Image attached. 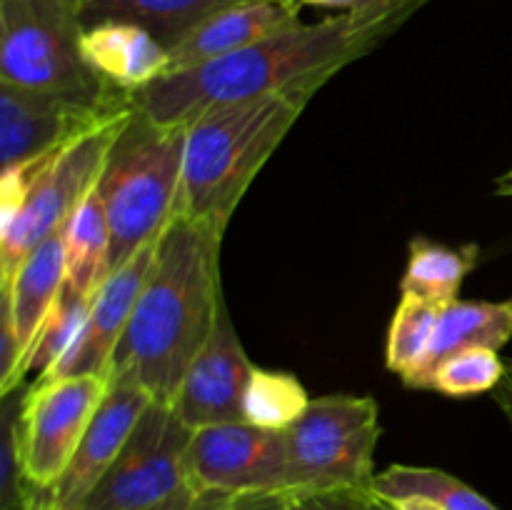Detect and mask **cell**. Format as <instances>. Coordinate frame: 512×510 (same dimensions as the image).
Wrapping results in <instances>:
<instances>
[{
	"label": "cell",
	"mask_w": 512,
	"mask_h": 510,
	"mask_svg": "<svg viewBox=\"0 0 512 510\" xmlns=\"http://www.w3.org/2000/svg\"><path fill=\"white\" fill-rule=\"evenodd\" d=\"M425 3L430 0H395L318 23L298 20L238 53L163 75L133 93V103L158 123L185 125L233 100L275 93L313 98L333 75L378 48Z\"/></svg>",
	"instance_id": "cell-1"
},
{
	"label": "cell",
	"mask_w": 512,
	"mask_h": 510,
	"mask_svg": "<svg viewBox=\"0 0 512 510\" xmlns=\"http://www.w3.org/2000/svg\"><path fill=\"white\" fill-rule=\"evenodd\" d=\"M223 235L175 215L160 235L155 263L110 360L108 378L128 375L153 400L173 403L225 300L220 285Z\"/></svg>",
	"instance_id": "cell-2"
},
{
	"label": "cell",
	"mask_w": 512,
	"mask_h": 510,
	"mask_svg": "<svg viewBox=\"0 0 512 510\" xmlns=\"http://www.w3.org/2000/svg\"><path fill=\"white\" fill-rule=\"evenodd\" d=\"M308 103L295 93L260 95L215 105L185 123L178 218L225 233L255 175Z\"/></svg>",
	"instance_id": "cell-3"
},
{
	"label": "cell",
	"mask_w": 512,
	"mask_h": 510,
	"mask_svg": "<svg viewBox=\"0 0 512 510\" xmlns=\"http://www.w3.org/2000/svg\"><path fill=\"white\" fill-rule=\"evenodd\" d=\"M185 125L158 123L135 108L98 180L110 228V273L160 240L178 215Z\"/></svg>",
	"instance_id": "cell-4"
},
{
	"label": "cell",
	"mask_w": 512,
	"mask_h": 510,
	"mask_svg": "<svg viewBox=\"0 0 512 510\" xmlns=\"http://www.w3.org/2000/svg\"><path fill=\"white\" fill-rule=\"evenodd\" d=\"M133 113L120 115L43 158L13 165L25 180V195L13 218L0 225V285L13 280L30 250L65 228L98 185L110 148Z\"/></svg>",
	"instance_id": "cell-5"
},
{
	"label": "cell",
	"mask_w": 512,
	"mask_h": 510,
	"mask_svg": "<svg viewBox=\"0 0 512 510\" xmlns=\"http://www.w3.org/2000/svg\"><path fill=\"white\" fill-rule=\"evenodd\" d=\"M80 0H0V83L103 98L108 85L85 63Z\"/></svg>",
	"instance_id": "cell-6"
},
{
	"label": "cell",
	"mask_w": 512,
	"mask_h": 510,
	"mask_svg": "<svg viewBox=\"0 0 512 510\" xmlns=\"http://www.w3.org/2000/svg\"><path fill=\"white\" fill-rule=\"evenodd\" d=\"M190 435L193 430L183 425L173 405L153 400L78 510H140L188 485Z\"/></svg>",
	"instance_id": "cell-7"
},
{
	"label": "cell",
	"mask_w": 512,
	"mask_h": 510,
	"mask_svg": "<svg viewBox=\"0 0 512 510\" xmlns=\"http://www.w3.org/2000/svg\"><path fill=\"white\" fill-rule=\"evenodd\" d=\"M133 110V93L125 90L75 98L0 83V165L5 170L43 158Z\"/></svg>",
	"instance_id": "cell-8"
},
{
	"label": "cell",
	"mask_w": 512,
	"mask_h": 510,
	"mask_svg": "<svg viewBox=\"0 0 512 510\" xmlns=\"http://www.w3.org/2000/svg\"><path fill=\"white\" fill-rule=\"evenodd\" d=\"M108 390V375H65L35 380L20 415L25 473L35 488H53L73 460L95 410Z\"/></svg>",
	"instance_id": "cell-9"
},
{
	"label": "cell",
	"mask_w": 512,
	"mask_h": 510,
	"mask_svg": "<svg viewBox=\"0 0 512 510\" xmlns=\"http://www.w3.org/2000/svg\"><path fill=\"white\" fill-rule=\"evenodd\" d=\"M185 470L195 488L225 495L285 490L288 435L245 420L205 425L190 435Z\"/></svg>",
	"instance_id": "cell-10"
},
{
	"label": "cell",
	"mask_w": 512,
	"mask_h": 510,
	"mask_svg": "<svg viewBox=\"0 0 512 510\" xmlns=\"http://www.w3.org/2000/svg\"><path fill=\"white\" fill-rule=\"evenodd\" d=\"M255 365L250 363L228 305L220 303L213 333L190 363L173 398V410L190 430L243 420V395Z\"/></svg>",
	"instance_id": "cell-11"
},
{
	"label": "cell",
	"mask_w": 512,
	"mask_h": 510,
	"mask_svg": "<svg viewBox=\"0 0 512 510\" xmlns=\"http://www.w3.org/2000/svg\"><path fill=\"white\" fill-rule=\"evenodd\" d=\"M153 403V395L128 375H110L103 403L95 410L73 460L50 488L63 510H78L90 490L100 483L113 460L118 458L140 415Z\"/></svg>",
	"instance_id": "cell-12"
},
{
	"label": "cell",
	"mask_w": 512,
	"mask_h": 510,
	"mask_svg": "<svg viewBox=\"0 0 512 510\" xmlns=\"http://www.w3.org/2000/svg\"><path fill=\"white\" fill-rule=\"evenodd\" d=\"M158 243L145 245L130 260H125L120 268H115L108 278L103 280L90 300V313L75 340L73 350L60 360L58 368L48 378H65V375H88L100 373L108 375L110 360H113L115 348L123 338L125 328L133 315L135 300L148 280L150 268L155 263Z\"/></svg>",
	"instance_id": "cell-13"
},
{
	"label": "cell",
	"mask_w": 512,
	"mask_h": 510,
	"mask_svg": "<svg viewBox=\"0 0 512 510\" xmlns=\"http://www.w3.org/2000/svg\"><path fill=\"white\" fill-rule=\"evenodd\" d=\"M300 20V5L295 0H245L228 5L190 30L178 45L168 50V73L205 65L238 50L260 43L278 30L290 28ZM165 73V75H168Z\"/></svg>",
	"instance_id": "cell-14"
},
{
	"label": "cell",
	"mask_w": 512,
	"mask_h": 510,
	"mask_svg": "<svg viewBox=\"0 0 512 510\" xmlns=\"http://www.w3.org/2000/svg\"><path fill=\"white\" fill-rule=\"evenodd\" d=\"M380 433V425H373L353 435L288 443L285 493L370 490Z\"/></svg>",
	"instance_id": "cell-15"
},
{
	"label": "cell",
	"mask_w": 512,
	"mask_h": 510,
	"mask_svg": "<svg viewBox=\"0 0 512 510\" xmlns=\"http://www.w3.org/2000/svg\"><path fill=\"white\" fill-rule=\"evenodd\" d=\"M85 63L108 85L138 93L163 78L170 68V53L153 33L133 23L105 20L83 30L80 38Z\"/></svg>",
	"instance_id": "cell-16"
},
{
	"label": "cell",
	"mask_w": 512,
	"mask_h": 510,
	"mask_svg": "<svg viewBox=\"0 0 512 510\" xmlns=\"http://www.w3.org/2000/svg\"><path fill=\"white\" fill-rule=\"evenodd\" d=\"M65 228L45 238L18 268L10 283L0 285V295L8 300L13 313L15 338L20 350V368L28 375V355L40 328L65 288Z\"/></svg>",
	"instance_id": "cell-17"
},
{
	"label": "cell",
	"mask_w": 512,
	"mask_h": 510,
	"mask_svg": "<svg viewBox=\"0 0 512 510\" xmlns=\"http://www.w3.org/2000/svg\"><path fill=\"white\" fill-rule=\"evenodd\" d=\"M512 338L510 303H485V300H453L443 305L435 323L433 343L423 368L408 380V388H420L425 375L448 355L468 348L500 350Z\"/></svg>",
	"instance_id": "cell-18"
},
{
	"label": "cell",
	"mask_w": 512,
	"mask_h": 510,
	"mask_svg": "<svg viewBox=\"0 0 512 510\" xmlns=\"http://www.w3.org/2000/svg\"><path fill=\"white\" fill-rule=\"evenodd\" d=\"M235 3L245 0H80V15L85 28L105 20L140 25L170 50L203 20Z\"/></svg>",
	"instance_id": "cell-19"
},
{
	"label": "cell",
	"mask_w": 512,
	"mask_h": 510,
	"mask_svg": "<svg viewBox=\"0 0 512 510\" xmlns=\"http://www.w3.org/2000/svg\"><path fill=\"white\" fill-rule=\"evenodd\" d=\"M65 260V285L85 298L110 275V228L98 185L65 223Z\"/></svg>",
	"instance_id": "cell-20"
},
{
	"label": "cell",
	"mask_w": 512,
	"mask_h": 510,
	"mask_svg": "<svg viewBox=\"0 0 512 510\" xmlns=\"http://www.w3.org/2000/svg\"><path fill=\"white\" fill-rule=\"evenodd\" d=\"M478 245H453L435 243V240L413 238L408 255V268L400 280V293L418 295L435 305H448L458 300L465 278L478 265Z\"/></svg>",
	"instance_id": "cell-21"
},
{
	"label": "cell",
	"mask_w": 512,
	"mask_h": 510,
	"mask_svg": "<svg viewBox=\"0 0 512 510\" xmlns=\"http://www.w3.org/2000/svg\"><path fill=\"white\" fill-rule=\"evenodd\" d=\"M370 493L380 500H398L405 495H423L448 510H500L485 495L470 488L455 475L425 465H390L375 473Z\"/></svg>",
	"instance_id": "cell-22"
},
{
	"label": "cell",
	"mask_w": 512,
	"mask_h": 510,
	"mask_svg": "<svg viewBox=\"0 0 512 510\" xmlns=\"http://www.w3.org/2000/svg\"><path fill=\"white\" fill-rule=\"evenodd\" d=\"M443 305H435L418 295L403 293L395 308L393 323L388 330V345H385V365L395 375L408 383L428 358L430 343H433L435 323Z\"/></svg>",
	"instance_id": "cell-23"
},
{
	"label": "cell",
	"mask_w": 512,
	"mask_h": 510,
	"mask_svg": "<svg viewBox=\"0 0 512 510\" xmlns=\"http://www.w3.org/2000/svg\"><path fill=\"white\" fill-rule=\"evenodd\" d=\"M308 405V390L293 373L255 365L243 395V420L260 428L288 430Z\"/></svg>",
	"instance_id": "cell-24"
},
{
	"label": "cell",
	"mask_w": 512,
	"mask_h": 510,
	"mask_svg": "<svg viewBox=\"0 0 512 510\" xmlns=\"http://www.w3.org/2000/svg\"><path fill=\"white\" fill-rule=\"evenodd\" d=\"M378 400L370 395H323L310 400L305 413L285 430L288 443L330 438V435H353L365 428L380 425Z\"/></svg>",
	"instance_id": "cell-25"
},
{
	"label": "cell",
	"mask_w": 512,
	"mask_h": 510,
	"mask_svg": "<svg viewBox=\"0 0 512 510\" xmlns=\"http://www.w3.org/2000/svg\"><path fill=\"white\" fill-rule=\"evenodd\" d=\"M90 300L93 298L73 293V290L65 285L58 303L53 305L48 320H45L38 338H35L33 350H30L28 375H35V380L48 378V375L58 368L60 360L73 350L75 340H78L80 330H83L85 320H88Z\"/></svg>",
	"instance_id": "cell-26"
},
{
	"label": "cell",
	"mask_w": 512,
	"mask_h": 510,
	"mask_svg": "<svg viewBox=\"0 0 512 510\" xmlns=\"http://www.w3.org/2000/svg\"><path fill=\"white\" fill-rule=\"evenodd\" d=\"M505 375V360L498 350L468 348L440 360L425 375L423 390H438L448 398H473V395L493 393Z\"/></svg>",
	"instance_id": "cell-27"
},
{
	"label": "cell",
	"mask_w": 512,
	"mask_h": 510,
	"mask_svg": "<svg viewBox=\"0 0 512 510\" xmlns=\"http://www.w3.org/2000/svg\"><path fill=\"white\" fill-rule=\"evenodd\" d=\"M28 388H18L3 395L0 410V510H23L35 485L28 480L23 460V440H20V415Z\"/></svg>",
	"instance_id": "cell-28"
},
{
	"label": "cell",
	"mask_w": 512,
	"mask_h": 510,
	"mask_svg": "<svg viewBox=\"0 0 512 510\" xmlns=\"http://www.w3.org/2000/svg\"><path fill=\"white\" fill-rule=\"evenodd\" d=\"M295 510H383L370 490H328V493H290Z\"/></svg>",
	"instance_id": "cell-29"
},
{
	"label": "cell",
	"mask_w": 512,
	"mask_h": 510,
	"mask_svg": "<svg viewBox=\"0 0 512 510\" xmlns=\"http://www.w3.org/2000/svg\"><path fill=\"white\" fill-rule=\"evenodd\" d=\"M233 498L235 495L218 493V490L195 488L193 483H188L180 490H175L173 495L160 500V503H153L148 505V508H140V510H225Z\"/></svg>",
	"instance_id": "cell-30"
},
{
	"label": "cell",
	"mask_w": 512,
	"mask_h": 510,
	"mask_svg": "<svg viewBox=\"0 0 512 510\" xmlns=\"http://www.w3.org/2000/svg\"><path fill=\"white\" fill-rule=\"evenodd\" d=\"M225 510H295L293 498L285 490L275 493H245L235 495Z\"/></svg>",
	"instance_id": "cell-31"
},
{
	"label": "cell",
	"mask_w": 512,
	"mask_h": 510,
	"mask_svg": "<svg viewBox=\"0 0 512 510\" xmlns=\"http://www.w3.org/2000/svg\"><path fill=\"white\" fill-rule=\"evenodd\" d=\"M295 3L303 8V5H313V8H333L340 13H353V10H365L375 8V5H388L395 0H295Z\"/></svg>",
	"instance_id": "cell-32"
},
{
	"label": "cell",
	"mask_w": 512,
	"mask_h": 510,
	"mask_svg": "<svg viewBox=\"0 0 512 510\" xmlns=\"http://www.w3.org/2000/svg\"><path fill=\"white\" fill-rule=\"evenodd\" d=\"M493 400L498 403V408L503 410V415L512 425V360L505 363V375L498 383V388L493 390Z\"/></svg>",
	"instance_id": "cell-33"
},
{
	"label": "cell",
	"mask_w": 512,
	"mask_h": 510,
	"mask_svg": "<svg viewBox=\"0 0 512 510\" xmlns=\"http://www.w3.org/2000/svg\"><path fill=\"white\" fill-rule=\"evenodd\" d=\"M390 510H448L445 505L435 503V500L423 498V495H405L398 500H383Z\"/></svg>",
	"instance_id": "cell-34"
},
{
	"label": "cell",
	"mask_w": 512,
	"mask_h": 510,
	"mask_svg": "<svg viewBox=\"0 0 512 510\" xmlns=\"http://www.w3.org/2000/svg\"><path fill=\"white\" fill-rule=\"evenodd\" d=\"M23 510H63L58 503H55L53 493H50V488H38L33 495L28 498V503H25Z\"/></svg>",
	"instance_id": "cell-35"
},
{
	"label": "cell",
	"mask_w": 512,
	"mask_h": 510,
	"mask_svg": "<svg viewBox=\"0 0 512 510\" xmlns=\"http://www.w3.org/2000/svg\"><path fill=\"white\" fill-rule=\"evenodd\" d=\"M495 193L503 195V198H512V170H508V173H503L495 180Z\"/></svg>",
	"instance_id": "cell-36"
},
{
	"label": "cell",
	"mask_w": 512,
	"mask_h": 510,
	"mask_svg": "<svg viewBox=\"0 0 512 510\" xmlns=\"http://www.w3.org/2000/svg\"><path fill=\"white\" fill-rule=\"evenodd\" d=\"M378 500H380V498H378ZM380 503H383V500H380ZM383 510H390V508H388V505H385V503H383Z\"/></svg>",
	"instance_id": "cell-37"
},
{
	"label": "cell",
	"mask_w": 512,
	"mask_h": 510,
	"mask_svg": "<svg viewBox=\"0 0 512 510\" xmlns=\"http://www.w3.org/2000/svg\"><path fill=\"white\" fill-rule=\"evenodd\" d=\"M508 303H510V308H512V298H510V300H508Z\"/></svg>",
	"instance_id": "cell-38"
}]
</instances>
